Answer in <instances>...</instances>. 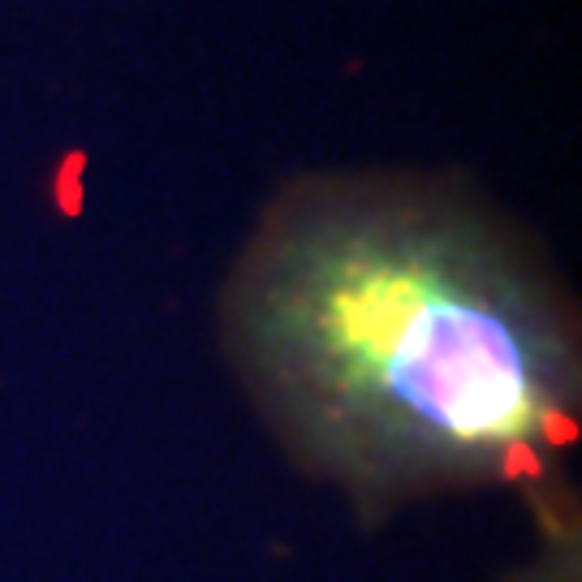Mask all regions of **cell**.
<instances>
[{
    "label": "cell",
    "instance_id": "obj_1",
    "mask_svg": "<svg viewBox=\"0 0 582 582\" xmlns=\"http://www.w3.org/2000/svg\"><path fill=\"white\" fill-rule=\"evenodd\" d=\"M259 414L367 505L535 479L574 432L578 328L483 199L419 177H311L225 289Z\"/></svg>",
    "mask_w": 582,
    "mask_h": 582
},
{
    "label": "cell",
    "instance_id": "obj_2",
    "mask_svg": "<svg viewBox=\"0 0 582 582\" xmlns=\"http://www.w3.org/2000/svg\"><path fill=\"white\" fill-rule=\"evenodd\" d=\"M531 582H565V561H552L548 574H535ZM570 582H574V578H570Z\"/></svg>",
    "mask_w": 582,
    "mask_h": 582
}]
</instances>
